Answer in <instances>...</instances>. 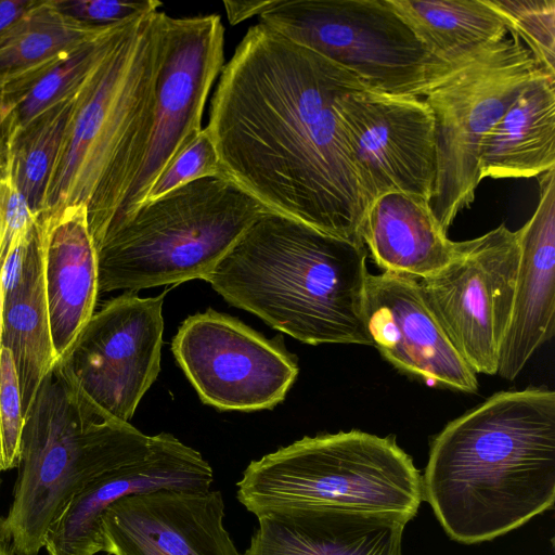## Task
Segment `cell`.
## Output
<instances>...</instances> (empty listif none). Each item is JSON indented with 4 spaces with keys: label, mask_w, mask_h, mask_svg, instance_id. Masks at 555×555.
I'll return each mask as SVG.
<instances>
[{
    "label": "cell",
    "mask_w": 555,
    "mask_h": 555,
    "mask_svg": "<svg viewBox=\"0 0 555 555\" xmlns=\"http://www.w3.org/2000/svg\"><path fill=\"white\" fill-rule=\"evenodd\" d=\"M364 246L385 272L430 278L452 259L448 238L429 204L402 192H388L369 206L361 231Z\"/></svg>",
    "instance_id": "cell-22"
},
{
    "label": "cell",
    "mask_w": 555,
    "mask_h": 555,
    "mask_svg": "<svg viewBox=\"0 0 555 555\" xmlns=\"http://www.w3.org/2000/svg\"><path fill=\"white\" fill-rule=\"evenodd\" d=\"M218 490H157L119 499L101 517L111 555H241L223 525Z\"/></svg>",
    "instance_id": "cell-17"
},
{
    "label": "cell",
    "mask_w": 555,
    "mask_h": 555,
    "mask_svg": "<svg viewBox=\"0 0 555 555\" xmlns=\"http://www.w3.org/2000/svg\"><path fill=\"white\" fill-rule=\"evenodd\" d=\"M1 348H2V346H1V321H0V354H1Z\"/></svg>",
    "instance_id": "cell-36"
},
{
    "label": "cell",
    "mask_w": 555,
    "mask_h": 555,
    "mask_svg": "<svg viewBox=\"0 0 555 555\" xmlns=\"http://www.w3.org/2000/svg\"><path fill=\"white\" fill-rule=\"evenodd\" d=\"M439 65L474 55L507 37L502 17L485 0H387Z\"/></svg>",
    "instance_id": "cell-25"
},
{
    "label": "cell",
    "mask_w": 555,
    "mask_h": 555,
    "mask_svg": "<svg viewBox=\"0 0 555 555\" xmlns=\"http://www.w3.org/2000/svg\"><path fill=\"white\" fill-rule=\"evenodd\" d=\"M76 94L43 113L15 138L5 141L7 157L15 183L38 216L43 210L49 180Z\"/></svg>",
    "instance_id": "cell-27"
},
{
    "label": "cell",
    "mask_w": 555,
    "mask_h": 555,
    "mask_svg": "<svg viewBox=\"0 0 555 555\" xmlns=\"http://www.w3.org/2000/svg\"><path fill=\"white\" fill-rule=\"evenodd\" d=\"M271 3V0L224 1L229 22L234 25L253 16H259Z\"/></svg>",
    "instance_id": "cell-34"
},
{
    "label": "cell",
    "mask_w": 555,
    "mask_h": 555,
    "mask_svg": "<svg viewBox=\"0 0 555 555\" xmlns=\"http://www.w3.org/2000/svg\"><path fill=\"white\" fill-rule=\"evenodd\" d=\"M519 263L516 231L504 223L454 242L451 261L420 284L453 346L478 374L498 373Z\"/></svg>",
    "instance_id": "cell-11"
},
{
    "label": "cell",
    "mask_w": 555,
    "mask_h": 555,
    "mask_svg": "<svg viewBox=\"0 0 555 555\" xmlns=\"http://www.w3.org/2000/svg\"><path fill=\"white\" fill-rule=\"evenodd\" d=\"M227 176L220 164L214 142L203 128L193 141L170 163L151 189L145 202L208 177ZM228 177V176H227Z\"/></svg>",
    "instance_id": "cell-29"
},
{
    "label": "cell",
    "mask_w": 555,
    "mask_h": 555,
    "mask_svg": "<svg viewBox=\"0 0 555 555\" xmlns=\"http://www.w3.org/2000/svg\"><path fill=\"white\" fill-rule=\"evenodd\" d=\"M538 65L555 76V0H485Z\"/></svg>",
    "instance_id": "cell-28"
},
{
    "label": "cell",
    "mask_w": 555,
    "mask_h": 555,
    "mask_svg": "<svg viewBox=\"0 0 555 555\" xmlns=\"http://www.w3.org/2000/svg\"><path fill=\"white\" fill-rule=\"evenodd\" d=\"M539 202L516 231L519 263L498 373L513 380L555 332V169L539 176Z\"/></svg>",
    "instance_id": "cell-18"
},
{
    "label": "cell",
    "mask_w": 555,
    "mask_h": 555,
    "mask_svg": "<svg viewBox=\"0 0 555 555\" xmlns=\"http://www.w3.org/2000/svg\"><path fill=\"white\" fill-rule=\"evenodd\" d=\"M555 169V76L545 74L516 98L486 135L480 180L531 178Z\"/></svg>",
    "instance_id": "cell-23"
},
{
    "label": "cell",
    "mask_w": 555,
    "mask_h": 555,
    "mask_svg": "<svg viewBox=\"0 0 555 555\" xmlns=\"http://www.w3.org/2000/svg\"><path fill=\"white\" fill-rule=\"evenodd\" d=\"M214 482L211 466L175 436H152L149 452L85 487L50 526L43 547L49 555H95L103 551L101 517L128 495L157 490L203 492Z\"/></svg>",
    "instance_id": "cell-16"
},
{
    "label": "cell",
    "mask_w": 555,
    "mask_h": 555,
    "mask_svg": "<svg viewBox=\"0 0 555 555\" xmlns=\"http://www.w3.org/2000/svg\"><path fill=\"white\" fill-rule=\"evenodd\" d=\"M129 20L118 23L103 37L79 48L17 98L0 105V128L5 127L7 141L15 138L56 104L73 98Z\"/></svg>",
    "instance_id": "cell-26"
},
{
    "label": "cell",
    "mask_w": 555,
    "mask_h": 555,
    "mask_svg": "<svg viewBox=\"0 0 555 555\" xmlns=\"http://www.w3.org/2000/svg\"><path fill=\"white\" fill-rule=\"evenodd\" d=\"M236 486L237 500L255 516L332 506L411 520L423 501L420 470L395 437L356 429L304 437L251 461Z\"/></svg>",
    "instance_id": "cell-7"
},
{
    "label": "cell",
    "mask_w": 555,
    "mask_h": 555,
    "mask_svg": "<svg viewBox=\"0 0 555 555\" xmlns=\"http://www.w3.org/2000/svg\"><path fill=\"white\" fill-rule=\"evenodd\" d=\"M171 349L201 400L223 411L274 408L299 372L280 341L212 309L186 318Z\"/></svg>",
    "instance_id": "cell-12"
},
{
    "label": "cell",
    "mask_w": 555,
    "mask_h": 555,
    "mask_svg": "<svg viewBox=\"0 0 555 555\" xmlns=\"http://www.w3.org/2000/svg\"><path fill=\"white\" fill-rule=\"evenodd\" d=\"M0 555H15L12 541L0 529Z\"/></svg>",
    "instance_id": "cell-35"
},
{
    "label": "cell",
    "mask_w": 555,
    "mask_h": 555,
    "mask_svg": "<svg viewBox=\"0 0 555 555\" xmlns=\"http://www.w3.org/2000/svg\"><path fill=\"white\" fill-rule=\"evenodd\" d=\"M256 517L258 528L243 555H402L410 521L332 506L282 507Z\"/></svg>",
    "instance_id": "cell-19"
},
{
    "label": "cell",
    "mask_w": 555,
    "mask_h": 555,
    "mask_svg": "<svg viewBox=\"0 0 555 555\" xmlns=\"http://www.w3.org/2000/svg\"><path fill=\"white\" fill-rule=\"evenodd\" d=\"M258 17L374 90L420 98L441 66L387 0H271Z\"/></svg>",
    "instance_id": "cell-9"
},
{
    "label": "cell",
    "mask_w": 555,
    "mask_h": 555,
    "mask_svg": "<svg viewBox=\"0 0 555 555\" xmlns=\"http://www.w3.org/2000/svg\"><path fill=\"white\" fill-rule=\"evenodd\" d=\"M37 219L16 185L5 156L0 164V274L9 256L29 237Z\"/></svg>",
    "instance_id": "cell-31"
},
{
    "label": "cell",
    "mask_w": 555,
    "mask_h": 555,
    "mask_svg": "<svg viewBox=\"0 0 555 555\" xmlns=\"http://www.w3.org/2000/svg\"><path fill=\"white\" fill-rule=\"evenodd\" d=\"M64 14L91 25H113L133 16L157 11L163 4L156 0H54Z\"/></svg>",
    "instance_id": "cell-32"
},
{
    "label": "cell",
    "mask_w": 555,
    "mask_h": 555,
    "mask_svg": "<svg viewBox=\"0 0 555 555\" xmlns=\"http://www.w3.org/2000/svg\"><path fill=\"white\" fill-rule=\"evenodd\" d=\"M1 346L12 353L24 418L56 362L44 287L43 253L37 227L7 259L0 274Z\"/></svg>",
    "instance_id": "cell-21"
},
{
    "label": "cell",
    "mask_w": 555,
    "mask_h": 555,
    "mask_svg": "<svg viewBox=\"0 0 555 555\" xmlns=\"http://www.w3.org/2000/svg\"><path fill=\"white\" fill-rule=\"evenodd\" d=\"M364 320L371 345L398 370L463 392L478 389L477 374L453 346L416 279L369 274Z\"/></svg>",
    "instance_id": "cell-15"
},
{
    "label": "cell",
    "mask_w": 555,
    "mask_h": 555,
    "mask_svg": "<svg viewBox=\"0 0 555 555\" xmlns=\"http://www.w3.org/2000/svg\"><path fill=\"white\" fill-rule=\"evenodd\" d=\"M267 210L227 176L195 180L145 202L95 246L99 293L206 281Z\"/></svg>",
    "instance_id": "cell-6"
},
{
    "label": "cell",
    "mask_w": 555,
    "mask_h": 555,
    "mask_svg": "<svg viewBox=\"0 0 555 555\" xmlns=\"http://www.w3.org/2000/svg\"><path fill=\"white\" fill-rule=\"evenodd\" d=\"M49 325L56 361L94 313L98 256L88 208L68 205L38 216Z\"/></svg>",
    "instance_id": "cell-20"
},
{
    "label": "cell",
    "mask_w": 555,
    "mask_h": 555,
    "mask_svg": "<svg viewBox=\"0 0 555 555\" xmlns=\"http://www.w3.org/2000/svg\"><path fill=\"white\" fill-rule=\"evenodd\" d=\"M509 35L441 66L420 94L435 124L437 173L429 209L444 233L474 202L486 135L525 88L548 74Z\"/></svg>",
    "instance_id": "cell-8"
},
{
    "label": "cell",
    "mask_w": 555,
    "mask_h": 555,
    "mask_svg": "<svg viewBox=\"0 0 555 555\" xmlns=\"http://www.w3.org/2000/svg\"><path fill=\"white\" fill-rule=\"evenodd\" d=\"M151 444L152 436L98 410L54 363L25 415L13 500L0 518L15 555H38L50 526L79 491L145 455Z\"/></svg>",
    "instance_id": "cell-5"
},
{
    "label": "cell",
    "mask_w": 555,
    "mask_h": 555,
    "mask_svg": "<svg viewBox=\"0 0 555 555\" xmlns=\"http://www.w3.org/2000/svg\"><path fill=\"white\" fill-rule=\"evenodd\" d=\"M37 0H0V40L27 13Z\"/></svg>",
    "instance_id": "cell-33"
},
{
    "label": "cell",
    "mask_w": 555,
    "mask_h": 555,
    "mask_svg": "<svg viewBox=\"0 0 555 555\" xmlns=\"http://www.w3.org/2000/svg\"><path fill=\"white\" fill-rule=\"evenodd\" d=\"M24 414L12 353L2 347L0 354V463L2 470L17 467Z\"/></svg>",
    "instance_id": "cell-30"
},
{
    "label": "cell",
    "mask_w": 555,
    "mask_h": 555,
    "mask_svg": "<svg viewBox=\"0 0 555 555\" xmlns=\"http://www.w3.org/2000/svg\"><path fill=\"white\" fill-rule=\"evenodd\" d=\"M2 472V468H1V463H0V473Z\"/></svg>",
    "instance_id": "cell-37"
},
{
    "label": "cell",
    "mask_w": 555,
    "mask_h": 555,
    "mask_svg": "<svg viewBox=\"0 0 555 555\" xmlns=\"http://www.w3.org/2000/svg\"><path fill=\"white\" fill-rule=\"evenodd\" d=\"M169 16L130 18L75 96L42 214L83 204L94 246L122 206L143 164Z\"/></svg>",
    "instance_id": "cell-3"
},
{
    "label": "cell",
    "mask_w": 555,
    "mask_h": 555,
    "mask_svg": "<svg viewBox=\"0 0 555 555\" xmlns=\"http://www.w3.org/2000/svg\"><path fill=\"white\" fill-rule=\"evenodd\" d=\"M117 24L91 25L61 12L54 0L36 1L0 40V105Z\"/></svg>",
    "instance_id": "cell-24"
},
{
    "label": "cell",
    "mask_w": 555,
    "mask_h": 555,
    "mask_svg": "<svg viewBox=\"0 0 555 555\" xmlns=\"http://www.w3.org/2000/svg\"><path fill=\"white\" fill-rule=\"evenodd\" d=\"M166 292H127L94 312L55 362L64 378L109 417L129 423L160 372Z\"/></svg>",
    "instance_id": "cell-10"
},
{
    "label": "cell",
    "mask_w": 555,
    "mask_h": 555,
    "mask_svg": "<svg viewBox=\"0 0 555 555\" xmlns=\"http://www.w3.org/2000/svg\"><path fill=\"white\" fill-rule=\"evenodd\" d=\"M337 108L369 206L388 192L429 204L437 156L434 118L424 100L362 86L344 93Z\"/></svg>",
    "instance_id": "cell-13"
},
{
    "label": "cell",
    "mask_w": 555,
    "mask_h": 555,
    "mask_svg": "<svg viewBox=\"0 0 555 555\" xmlns=\"http://www.w3.org/2000/svg\"><path fill=\"white\" fill-rule=\"evenodd\" d=\"M423 499L447 534L489 541L554 505L555 392L501 391L433 440Z\"/></svg>",
    "instance_id": "cell-2"
},
{
    "label": "cell",
    "mask_w": 555,
    "mask_h": 555,
    "mask_svg": "<svg viewBox=\"0 0 555 555\" xmlns=\"http://www.w3.org/2000/svg\"><path fill=\"white\" fill-rule=\"evenodd\" d=\"M362 86L343 66L253 25L219 75L205 127L224 173L268 209L363 243L369 203L337 108Z\"/></svg>",
    "instance_id": "cell-1"
},
{
    "label": "cell",
    "mask_w": 555,
    "mask_h": 555,
    "mask_svg": "<svg viewBox=\"0 0 555 555\" xmlns=\"http://www.w3.org/2000/svg\"><path fill=\"white\" fill-rule=\"evenodd\" d=\"M367 250L267 210L206 282L229 304L305 344L371 345L364 320Z\"/></svg>",
    "instance_id": "cell-4"
},
{
    "label": "cell",
    "mask_w": 555,
    "mask_h": 555,
    "mask_svg": "<svg viewBox=\"0 0 555 555\" xmlns=\"http://www.w3.org/2000/svg\"><path fill=\"white\" fill-rule=\"evenodd\" d=\"M223 66L224 27L219 15L169 16L147 151L107 230L145 203L163 171L201 132L207 98Z\"/></svg>",
    "instance_id": "cell-14"
}]
</instances>
